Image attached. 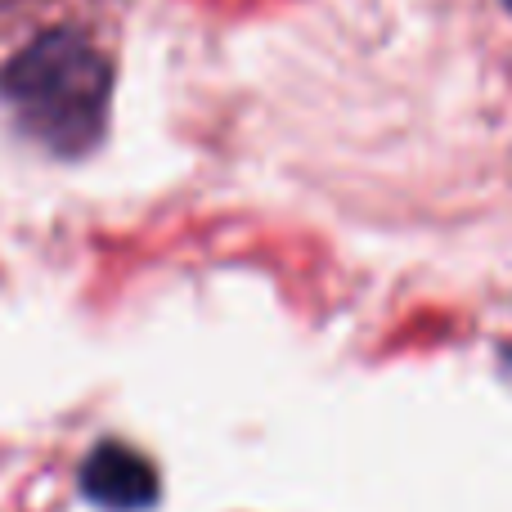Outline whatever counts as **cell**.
Returning <instances> with one entry per match:
<instances>
[{
    "mask_svg": "<svg viewBox=\"0 0 512 512\" xmlns=\"http://www.w3.org/2000/svg\"><path fill=\"white\" fill-rule=\"evenodd\" d=\"M77 490L104 512H144L158 504V468L126 441H99L81 459Z\"/></svg>",
    "mask_w": 512,
    "mask_h": 512,
    "instance_id": "2",
    "label": "cell"
},
{
    "mask_svg": "<svg viewBox=\"0 0 512 512\" xmlns=\"http://www.w3.org/2000/svg\"><path fill=\"white\" fill-rule=\"evenodd\" d=\"M113 63L77 27H41L0 63L9 117L50 153H86L108 126Z\"/></svg>",
    "mask_w": 512,
    "mask_h": 512,
    "instance_id": "1",
    "label": "cell"
}]
</instances>
